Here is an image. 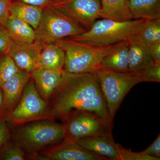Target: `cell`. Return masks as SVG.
Instances as JSON below:
<instances>
[{
    "instance_id": "6",
    "label": "cell",
    "mask_w": 160,
    "mask_h": 160,
    "mask_svg": "<svg viewBox=\"0 0 160 160\" xmlns=\"http://www.w3.org/2000/svg\"><path fill=\"white\" fill-rule=\"evenodd\" d=\"M86 31L78 23L49 5L42 8L40 22L34 29L33 43L42 46Z\"/></svg>"
},
{
    "instance_id": "32",
    "label": "cell",
    "mask_w": 160,
    "mask_h": 160,
    "mask_svg": "<svg viewBox=\"0 0 160 160\" xmlns=\"http://www.w3.org/2000/svg\"><path fill=\"white\" fill-rule=\"evenodd\" d=\"M12 1H18L29 5L38 6L41 8H44L45 6L50 5L52 0H11Z\"/></svg>"
},
{
    "instance_id": "9",
    "label": "cell",
    "mask_w": 160,
    "mask_h": 160,
    "mask_svg": "<svg viewBox=\"0 0 160 160\" xmlns=\"http://www.w3.org/2000/svg\"><path fill=\"white\" fill-rule=\"evenodd\" d=\"M87 31L99 18L100 0H52L50 4Z\"/></svg>"
},
{
    "instance_id": "21",
    "label": "cell",
    "mask_w": 160,
    "mask_h": 160,
    "mask_svg": "<svg viewBox=\"0 0 160 160\" xmlns=\"http://www.w3.org/2000/svg\"><path fill=\"white\" fill-rule=\"evenodd\" d=\"M129 41H126L103 59L102 68L119 72L129 71Z\"/></svg>"
},
{
    "instance_id": "20",
    "label": "cell",
    "mask_w": 160,
    "mask_h": 160,
    "mask_svg": "<svg viewBox=\"0 0 160 160\" xmlns=\"http://www.w3.org/2000/svg\"><path fill=\"white\" fill-rule=\"evenodd\" d=\"M133 19L160 18V0H129Z\"/></svg>"
},
{
    "instance_id": "23",
    "label": "cell",
    "mask_w": 160,
    "mask_h": 160,
    "mask_svg": "<svg viewBox=\"0 0 160 160\" xmlns=\"http://www.w3.org/2000/svg\"><path fill=\"white\" fill-rule=\"evenodd\" d=\"M20 69L8 53L0 55V88Z\"/></svg>"
},
{
    "instance_id": "8",
    "label": "cell",
    "mask_w": 160,
    "mask_h": 160,
    "mask_svg": "<svg viewBox=\"0 0 160 160\" xmlns=\"http://www.w3.org/2000/svg\"><path fill=\"white\" fill-rule=\"evenodd\" d=\"M65 129L64 140L76 142L82 138L112 131V124L93 111L72 112L62 120Z\"/></svg>"
},
{
    "instance_id": "27",
    "label": "cell",
    "mask_w": 160,
    "mask_h": 160,
    "mask_svg": "<svg viewBox=\"0 0 160 160\" xmlns=\"http://www.w3.org/2000/svg\"><path fill=\"white\" fill-rule=\"evenodd\" d=\"M11 138L9 124L4 118L0 119V148Z\"/></svg>"
},
{
    "instance_id": "13",
    "label": "cell",
    "mask_w": 160,
    "mask_h": 160,
    "mask_svg": "<svg viewBox=\"0 0 160 160\" xmlns=\"http://www.w3.org/2000/svg\"><path fill=\"white\" fill-rule=\"evenodd\" d=\"M63 70L39 68L30 73L41 97L48 102L60 86Z\"/></svg>"
},
{
    "instance_id": "24",
    "label": "cell",
    "mask_w": 160,
    "mask_h": 160,
    "mask_svg": "<svg viewBox=\"0 0 160 160\" xmlns=\"http://www.w3.org/2000/svg\"><path fill=\"white\" fill-rule=\"evenodd\" d=\"M25 150L11 138L0 148V160H25Z\"/></svg>"
},
{
    "instance_id": "5",
    "label": "cell",
    "mask_w": 160,
    "mask_h": 160,
    "mask_svg": "<svg viewBox=\"0 0 160 160\" xmlns=\"http://www.w3.org/2000/svg\"><path fill=\"white\" fill-rule=\"evenodd\" d=\"M107 104L112 123L116 112L133 86L142 82V74L133 72H119L102 68L95 72Z\"/></svg>"
},
{
    "instance_id": "10",
    "label": "cell",
    "mask_w": 160,
    "mask_h": 160,
    "mask_svg": "<svg viewBox=\"0 0 160 160\" xmlns=\"http://www.w3.org/2000/svg\"><path fill=\"white\" fill-rule=\"evenodd\" d=\"M39 160H106L107 158L89 151L76 143L63 140L41 153L30 156Z\"/></svg>"
},
{
    "instance_id": "15",
    "label": "cell",
    "mask_w": 160,
    "mask_h": 160,
    "mask_svg": "<svg viewBox=\"0 0 160 160\" xmlns=\"http://www.w3.org/2000/svg\"><path fill=\"white\" fill-rule=\"evenodd\" d=\"M129 71L141 73L154 63L149 47L134 36L129 40Z\"/></svg>"
},
{
    "instance_id": "3",
    "label": "cell",
    "mask_w": 160,
    "mask_h": 160,
    "mask_svg": "<svg viewBox=\"0 0 160 160\" xmlns=\"http://www.w3.org/2000/svg\"><path fill=\"white\" fill-rule=\"evenodd\" d=\"M124 42L111 46L97 47L65 38L55 43L65 52L64 71L80 73L95 72L102 68L103 59L117 49Z\"/></svg>"
},
{
    "instance_id": "7",
    "label": "cell",
    "mask_w": 160,
    "mask_h": 160,
    "mask_svg": "<svg viewBox=\"0 0 160 160\" xmlns=\"http://www.w3.org/2000/svg\"><path fill=\"white\" fill-rule=\"evenodd\" d=\"M3 118L8 124L14 126L38 120H50L48 103L41 97L31 78L17 105Z\"/></svg>"
},
{
    "instance_id": "33",
    "label": "cell",
    "mask_w": 160,
    "mask_h": 160,
    "mask_svg": "<svg viewBox=\"0 0 160 160\" xmlns=\"http://www.w3.org/2000/svg\"><path fill=\"white\" fill-rule=\"evenodd\" d=\"M6 115L4 106V94L2 88H0V119L3 118Z\"/></svg>"
},
{
    "instance_id": "34",
    "label": "cell",
    "mask_w": 160,
    "mask_h": 160,
    "mask_svg": "<svg viewBox=\"0 0 160 160\" xmlns=\"http://www.w3.org/2000/svg\"><path fill=\"white\" fill-rule=\"evenodd\" d=\"M1 26H2V25H1V23H0V28H1Z\"/></svg>"
},
{
    "instance_id": "1",
    "label": "cell",
    "mask_w": 160,
    "mask_h": 160,
    "mask_svg": "<svg viewBox=\"0 0 160 160\" xmlns=\"http://www.w3.org/2000/svg\"><path fill=\"white\" fill-rule=\"evenodd\" d=\"M50 120H62L72 112H95L112 124L95 72L73 73L63 70L60 86L48 102Z\"/></svg>"
},
{
    "instance_id": "11",
    "label": "cell",
    "mask_w": 160,
    "mask_h": 160,
    "mask_svg": "<svg viewBox=\"0 0 160 160\" xmlns=\"http://www.w3.org/2000/svg\"><path fill=\"white\" fill-rule=\"evenodd\" d=\"M76 143L108 160H121L118 144L115 142L112 131L82 138Z\"/></svg>"
},
{
    "instance_id": "29",
    "label": "cell",
    "mask_w": 160,
    "mask_h": 160,
    "mask_svg": "<svg viewBox=\"0 0 160 160\" xmlns=\"http://www.w3.org/2000/svg\"><path fill=\"white\" fill-rule=\"evenodd\" d=\"M11 39L5 29L1 26L0 28V55L7 53Z\"/></svg>"
},
{
    "instance_id": "17",
    "label": "cell",
    "mask_w": 160,
    "mask_h": 160,
    "mask_svg": "<svg viewBox=\"0 0 160 160\" xmlns=\"http://www.w3.org/2000/svg\"><path fill=\"white\" fill-rule=\"evenodd\" d=\"M99 18L126 22L133 19L129 0H100Z\"/></svg>"
},
{
    "instance_id": "25",
    "label": "cell",
    "mask_w": 160,
    "mask_h": 160,
    "mask_svg": "<svg viewBox=\"0 0 160 160\" xmlns=\"http://www.w3.org/2000/svg\"><path fill=\"white\" fill-rule=\"evenodd\" d=\"M118 144L121 160H159L160 159L144 154L142 152H133Z\"/></svg>"
},
{
    "instance_id": "30",
    "label": "cell",
    "mask_w": 160,
    "mask_h": 160,
    "mask_svg": "<svg viewBox=\"0 0 160 160\" xmlns=\"http://www.w3.org/2000/svg\"><path fill=\"white\" fill-rule=\"evenodd\" d=\"M11 0H0V23L1 25L8 18Z\"/></svg>"
},
{
    "instance_id": "31",
    "label": "cell",
    "mask_w": 160,
    "mask_h": 160,
    "mask_svg": "<svg viewBox=\"0 0 160 160\" xmlns=\"http://www.w3.org/2000/svg\"><path fill=\"white\" fill-rule=\"evenodd\" d=\"M149 53L155 64L160 65V42L148 45Z\"/></svg>"
},
{
    "instance_id": "19",
    "label": "cell",
    "mask_w": 160,
    "mask_h": 160,
    "mask_svg": "<svg viewBox=\"0 0 160 160\" xmlns=\"http://www.w3.org/2000/svg\"><path fill=\"white\" fill-rule=\"evenodd\" d=\"M42 8L18 2L11 1L9 7V16L17 18L30 25L35 29L42 17Z\"/></svg>"
},
{
    "instance_id": "4",
    "label": "cell",
    "mask_w": 160,
    "mask_h": 160,
    "mask_svg": "<svg viewBox=\"0 0 160 160\" xmlns=\"http://www.w3.org/2000/svg\"><path fill=\"white\" fill-rule=\"evenodd\" d=\"M144 19L117 22L108 19L96 21L82 34L67 38L89 46L104 47L129 41L136 34Z\"/></svg>"
},
{
    "instance_id": "2",
    "label": "cell",
    "mask_w": 160,
    "mask_h": 160,
    "mask_svg": "<svg viewBox=\"0 0 160 160\" xmlns=\"http://www.w3.org/2000/svg\"><path fill=\"white\" fill-rule=\"evenodd\" d=\"M11 138L32 156L62 142L65 129L63 125L53 120H38L19 125L11 132Z\"/></svg>"
},
{
    "instance_id": "12",
    "label": "cell",
    "mask_w": 160,
    "mask_h": 160,
    "mask_svg": "<svg viewBox=\"0 0 160 160\" xmlns=\"http://www.w3.org/2000/svg\"><path fill=\"white\" fill-rule=\"evenodd\" d=\"M40 47L33 42L23 45L11 40L7 53L19 69L30 74L39 68L38 58Z\"/></svg>"
},
{
    "instance_id": "18",
    "label": "cell",
    "mask_w": 160,
    "mask_h": 160,
    "mask_svg": "<svg viewBox=\"0 0 160 160\" xmlns=\"http://www.w3.org/2000/svg\"><path fill=\"white\" fill-rule=\"evenodd\" d=\"M65 52L56 43L41 46L38 58L39 68L64 70Z\"/></svg>"
},
{
    "instance_id": "28",
    "label": "cell",
    "mask_w": 160,
    "mask_h": 160,
    "mask_svg": "<svg viewBox=\"0 0 160 160\" xmlns=\"http://www.w3.org/2000/svg\"><path fill=\"white\" fill-rule=\"evenodd\" d=\"M142 152L147 155L160 159V134L152 144Z\"/></svg>"
},
{
    "instance_id": "14",
    "label": "cell",
    "mask_w": 160,
    "mask_h": 160,
    "mask_svg": "<svg viewBox=\"0 0 160 160\" xmlns=\"http://www.w3.org/2000/svg\"><path fill=\"white\" fill-rule=\"evenodd\" d=\"M30 78L29 73L20 69L3 84L2 88L4 94L5 116L17 105L24 88Z\"/></svg>"
},
{
    "instance_id": "26",
    "label": "cell",
    "mask_w": 160,
    "mask_h": 160,
    "mask_svg": "<svg viewBox=\"0 0 160 160\" xmlns=\"http://www.w3.org/2000/svg\"><path fill=\"white\" fill-rule=\"evenodd\" d=\"M143 82H160V65L153 63L141 73Z\"/></svg>"
},
{
    "instance_id": "22",
    "label": "cell",
    "mask_w": 160,
    "mask_h": 160,
    "mask_svg": "<svg viewBox=\"0 0 160 160\" xmlns=\"http://www.w3.org/2000/svg\"><path fill=\"white\" fill-rule=\"evenodd\" d=\"M136 36L147 45L160 42V18L144 20L139 27Z\"/></svg>"
},
{
    "instance_id": "16",
    "label": "cell",
    "mask_w": 160,
    "mask_h": 160,
    "mask_svg": "<svg viewBox=\"0 0 160 160\" xmlns=\"http://www.w3.org/2000/svg\"><path fill=\"white\" fill-rule=\"evenodd\" d=\"M10 39L23 45L32 44L35 39L34 29L24 21L9 16L2 25Z\"/></svg>"
}]
</instances>
